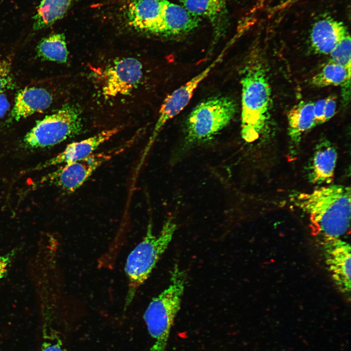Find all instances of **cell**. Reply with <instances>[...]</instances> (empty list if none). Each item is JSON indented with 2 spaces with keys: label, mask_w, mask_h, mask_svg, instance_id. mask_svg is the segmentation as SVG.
Instances as JSON below:
<instances>
[{
  "label": "cell",
  "mask_w": 351,
  "mask_h": 351,
  "mask_svg": "<svg viewBox=\"0 0 351 351\" xmlns=\"http://www.w3.org/2000/svg\"><path fill=\"white\" fill-rule=\"evenodd\" d=\"M336 108V101L335 98L332 96L326 98L325 106L324 119L325 121H328L335 114Z\"/></svg>",
  "instance_id": "obj_27"
},
{
  "label": "cell",
  "mask_w": 351,
  "mask_h": 351,
  "mask_svg": "<svg viewBox=\"0 0 351 351\" xmlns=\"http://www.w3.org/2000/svg\"><path fill=\"white\" fill-rule=\"evenodd\" d=\"M74 0H41L34 16L35 31L47 27L65 15Z\"/></svg>",
  "instance_id": "obj_20"
},
{
  "label": "cell",
  "mask_w": 351,
  "mask_h": 351,
  "mask_svg": "<svg viewBox=\"0 0 351 351\" xmlns=\"http://www.w3.org/2000/svg\"><path fill=\"white\" fill-rule=\"evenodd\" d=\"M16 254V250H14L6 254L0 255V279L7 273Z\"/></svg>",
  "instance_id": "obj_25"
},
{
  "label": "cell",
  "mask_w": 351,
  "mask_h": 351,
  "mask_svg": "<svg viewBox=\"0 0 351 351\" xmlns=\"http://www.w3.org/2000/svg\"><path fill=\"white\" fill-rule=\"evenodd\" d=\"M321 245L326 264L339 291L350 299L351 247L339 237L322 236Z\"/></svg>",
  "instance_id": "obj_10"
},
{
  "label": "cell",
  "mask_w": 351,
  "mask_h": 351,
  "mask_svg": "<svg viewBox=\"0 0 351 351\" xmlns=\"http://www.w3.org/2000/svg\"><path fill=\"white\" fill-rule=\"evenodd\" d=\"M189 12L211 23L214 31L213 45L226 33L228 15L225 0H181Z\"/></svg>",
  "instance_id": "obj_14"
},
{
  "label": "cell",
  "mask_w": 351,
  "mask_h": 351,
  "mask_svg": "<svg viewBox=\"0 0 351 351\" xmlns=\"http://www.w3.org/2000/svg\"><path fill=\"white\" fill-rule=\"evenodd\" d=\"M129 145H121L107 151L93 154L82 159L63 164L44 176L41 183L53 185L68 194L74 193L98 167L122 152Z\"/></svg>",
  "instance_id": "obj_7"
},
{
  "label": "cell",
  "mask_w": 351,
  "mask_h": 351,
  "mask_svg": "<svg viewBox=\"0 0 351 351\" xmlns=\"http://www.w3.org/2000/svg\"><path fill=\"white\" fill-rule=\"evenodd\" d=\"M119 129L116 127L105 130L88 138L71 143L61 152L42 164L38 165L34 170H39L85 158L94 154L101 144L117 134Z\"/></svg>",
  "instance_id": "obj_11"
},
{
  "label": "cell",
  "mask_w": 351,
  "mask_h": 351,
  "mask_svg": "<svg viewBox=\"0 0 351 351\" xmlns=\"http://www.w3.org/2000/svg\"><path fill=\"white\" fill-rule=\"evenodd\" d=\"M290 199L309 215L312 225L322 236L340 237L349 230L351 219L349 187L330 184L308 193H293Z\"/></svg>",
  "instance_id": "obj_1"
},
{
  "label": "cell",
  "mask_w": 351,
  "mask_h": 351,
  "mask_svg": "<svg viewBox=\"0 0 351 351\" xmlns=\"http://www.w3.org/2000/svg\"><path fill=\"white\" fill-rule=\"evenodd\" d=\"M349 34L342 22L332 18H324L317 21L313 25L311 42L312 48L318 53L330 54Z\"/></svg>",
  "instance_id": "obj_16"
},
{
  "label": "cell",
  "mask_w": 351,
  "mask_h": 351,
  "mask_svg": "<svg viewBox=\"0 0 351 351\" xmlns=\"http://www.w3.org/2000/svg\"><path fill=\"white\" fill-rule=\"evenodd\" d=\"M82 128L79 110L66 105L38 121L21 140V146L26 149L51 147L79 134Z\"/></svg>",
  "instance_id": "obj_6"
},
{
  "label": "cell",
  "mask_w": 351,
  "mask_h": 351,
  "mask_svg": "<svg viewBox=\"0 0 351 351\" xmlns=\"http://www.w3.org/2000/svg\"><path fill=\"white\" fill-rule=\"evenodd\" d=\"M227 48L228 47H226L224 49L207 67L175 90L165 98L160 108L156 122L144 152L143 157H145L166 122L180 113L188 104L193 97L194 91L198 85L205 78L216 65L222 60Z\"/></svg>",
  "instance_id": "obj_8"
},
{
  "label": "cell",
  "mask_w": 351,
  "mask_h": 351,
  "mask_svg": "<svg viewBox=\"0 0 351 351\" xmlns=\"http://www.w3.org/2000/svg\"><path fill=\"white\" fill-rule=\"evenodd\" d=\"M39 57L52 61L64 63L68 52L65 38L62 34H55L41 40L37 47Z\"/></svg>",
  "instance_id": "obj_21"
},
{
  "label": "cell",
  "mask_w": 351,
  "mask_h": 351,
  "mask_svg": "<svg viewBox=\"0 0 351 351\" xmlns=\"http://www.w3.org/2000/svg\"><path fill=\"white\" fill-rule=\"evenodd\" d=\"M101 74L102 94L110 98L126 95L135 89L143 77L141 63L134 58L115 60Z\"/></svg>",
  "instance_id": "obj_9"
},
{
  "label": "cell",
  "mask_w": 351,
  "mask_h": 351,
  "mask_svg": "<svg viewBox=\"0 0 351 351\" xmlns=\"http://www.w3.org/2000/svg\"><path fill=\"white\" fill-rule=\"evenodd\" d=\"M52 99V95L44 88H26L16 96L11 119L18 121L42 111L50 106Z\"/></svg>",
  "instance_id": "obj_17"
},
{
  "label": "cell",
  "mask_w": 351,
  "mask_h": 351,
  "mask_svg": "<svg viewBox=\"0 0 351 351\" xmlns=\"http://www.w3.org/2000/svg\"><path fill=\"white\" fill-rule=\"evenodd\" d=\"M172 217L165 221L159 234L156 235L149 222L142 240L128 255L125 267L128 288L124 309L131 304L136 292L147 280L161 255L171 243L176 229Z\"/></svg>",
  "instance_id": "obj_3"
},
{
  "label": "cell",
  "mask_w": 351,
  "mask_h": 351,
  "mask_svg": "<svg viewBox=\"0 0 351 351\" xmlns=\"http://www.w3.org/2000/svg\"><path fill=\"white\" fill-rule=\"evenodd\" d=\"M337 158L335 147L323 140L317 143L308 168V179L312 184L328 185L333 179Z\"/></svg>",
  "instance_id": "obj_15"
},
{
  "label": "cell",
  "mask_w": 351,
  "mask_h": 351,
  "mask_svg": "<svg viewBox=\"0 0 351 351\" xmlns=\"http://www.w3.org/2000/svg\"><path fill=\"white\" fill-rule=\"evenodd\" d=\"M10 108V104L6 96L0 93V118L3 117Z\"/></svg>",
  "instance_id": "obj_28"
},
{
  "label": "cell",
  "mask_w": 351,
  "mask_h": 351,
  "mask_svg": "<svg viewBox=\"0 0 351 351\" xmlns=\"http://www.w3.org/2000/svg\"><path fill=\"white\" fill-rule=\"evenodd\" d=\"M168 287L149 303L143 317L154 343L148 351H166L170 333L181 307L186 273L175 264Z\"/></svg>",
  "instance_id": "obj_5"
},
{
  "label": "cell",
  "mask_w": 351,
  "mask_h": 351,
  "mask_svg": "<svg viewBox=\"0 0 351 351\" xmlns=\"http://www.w3.org/2000/svg\"><path fill=\"white\" fill-rule=\"evenodd\" d=\"M40 351H65L62 342L55 332L45 329Z\"/></svg>",
  "instance_id": "obj_23"
},
{
  "label": "cell",
  "mask_w": 351,
  "mask_h": 351,
  "mask_svg": "<svg viewBox=\"0 0 351 351\" xmlns=\"http://www.w3.org/2000/svg\"><path fill=\"white\" fill-rule=\"evenodd\" d=\"M200 20L183 6L167 0L155 36L173 38L185 35L196 28Z\"/></svg>",
  "instance_id": "obj_12"
},
{
  "label": "cell",
  "mask_w": 351,
  "mask_h": 351,
  "mask_svg": "<svg viewBox=\"0 0 351 351\" xmlns=\"http://www.w3.org/2000/svg\"><path fill=\"white\" fill-rule=\"evenodd\" d=\"M167 0H132L127 10L129 24L137 31L154 35Z\"/></svg>",
  "instance_id": "obj_13"
},
{
  "label": "cell",
  "mask_w": 351,
  "mask_h": 351,
  "mask_svg": "<svg viewBox=\"0 0 351 351\" xmlns=\"http://www.w3.org/2000/svg\"><path fill=\"white\" fill-rule=\"evenodd\" d=\"M236 104L226 96L210 97L198 103L185 120L183 137L174 152L179 160L194 148L210 141L233 119Z\"/></svg>",
  "instance_id": "obj_2"
},
{
  "label": "cell",
  "mask_w": 351,
  "mask_h": 351,
  "mask_svg": "<svg viewBox=\"0 0 351 351\" xmlns=\"http://www.w3.org/2000/svg\"><path fill=\"white\" fill-rule=\"evenodd\" d=\"M288 133L293 145H299L304 134L316 125L314 103L301 101L288 114Z\"/></svg>",
  "instance_id": "obj_18"
},
{
  "label": "cell",
  "mask_w": 351,
  "mask_h": 351,
  "mask_svg": "<svg viewBox=\"0 0 351 351\" xmlns=\"http://www.w3.org/2000/svg\"><path fill=\"white\" fill-rule=\"evenodd\" d=\"M240 83L241 136L251 142L258 138L268 119L271 88L264 68L257 63L245 67Z\"/></svg>",
  "instance_id": "obj_4"
},
{
  "label": "cell",
  "mask_w": 351,
  "mask_h": 351,
  "mask_svg": "<svg viewBox=\"0 0 351 351\" xmlns=\"http://www.w3.org/2000/svg\"><path fill=\"white\" fill-rule=\"evenodd\" d=\"M351 44L349 34L341 39L330 55L331 61L345 67L351 72Z\"/></svg>",
  "instance_id": "obj_22"
},
{
  "label": "cell",
  "mask_w": 351,
  "mask_h": 351,
  "mask_svg": "<svg viewBox=\"0 0 351 351\" xmlns=\"http://www.w3.org/2000/svg\"><path fill=\"white\" fill-rule=\"evenodd\" d=\"M351 72L345 67L332 61L327 63L312 79L313 85L323 87L341 85L343 96L350 95Z\"/></svg>",
  "instance_id": "obj_19"
},
{
  "label": "cell",
  "mask_w": 351,
  "mask_h": 351,
  "mask_svg": "<svg viewBox=\"0 0 351 351\" xmlns=\"http://www.w3.org/2000/svg\"><path fill=\"white\" fill-rule=\"evenodd\" d=\"M326 98L321 99L314 103V115L316 125L324 123Z\"/></svg>",
  "instance_id": "obj_26"
},
{
  "label": "cell",
  "mask_w": 351,
  "mask_h": 351,
  "mask_svg": "<svg viewBox=\"0 0 351 351\" xmlns=\"http://www.w3.org/2000/svg\"><path fill=\"white\" fill-rule=\"evenodd\" d=\"M14 81L11 71V61L9 58L0 60V93L13 88Z\"/></svg>",
  "instance_id": "obj_24"
}]
</instances>
